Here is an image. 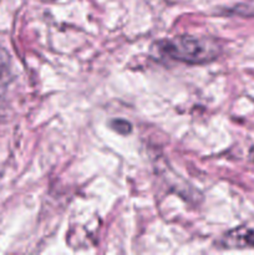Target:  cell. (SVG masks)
Here are the masks:
<instances>
[{"label": "cell", "instance_id": "obj_1", "mask_svg": "<svg viewBox=\"0 0 254 255\" xmlns=\"http://www.w3.org/2000/svg\"><path fill=\"white\" fill-rule=\"evenodd\" d=\"M158 49L171 59L189 65L211 62L221 52V46L216 40L197 36H176L163 40L158 44Z\"/></svg>", "mask_w": 254, "mask_h": 255}, {"label": "cell", "instance_id": "obj_2", "mask_svg": "<svg viewBox=\"0 0 254 255\" xmlns=\"http://www.w3.org/2000/svg\"><path fill=\"white\" fill-rule=\"evenodd\" d=\"M222 246L224 248H254V228L233 229L224 234Z\"/></svg>", "mask_w": 254, "mask_h": 255}, {"label": "cell", "instance_id": "obj_3", "mask_svg": "<svg viewBox=\"0 0 254 255\" xmlns=\"http://www.w3.org/2000/svg\"><path fill=\"white\" fill-rule=\"evenodd\" d=\"M11 80V59L6 50L0 47V97L6 92Z\"/></svg>", "mask_w": 254, "mask_h": 255}, {"label": "cell", "instance_id": "obj_4", "mask_svg": "<svg viewBox=\"0 0 254 255\" xmlns=\"http://www.w3.org/2000/svg\"><path fill=\"white\" fill-rule=\"evenodd\" d=\"M233 11L242 16H254V0L237 5Z\"/></svg>", "mask_w": 254, "mask_h": 255}, {"label": "cell", "instance_id": "obj_5", "mask_svg": "<svg viewBox=\"0 0 254 255\" xmlns=\"http://www.w3.org/2000/svg\"><path fill=\"white\" fill-rule=\"evenodd\" d=\"M111 125H112V128L116 129L119 133L127 134L131 132V125H129L127 121H125V120H115V121H112Z\"/></svg>", "mask_w": 254, "mask_h": 255}, {"label": "cell", "instance_id": "obj_6", "mask_svg": "<svg viewBox=\"0 0 254 255\" xmlns=\"http://www.w3.org/2000/svg\"><path fill=\"white\" fill-rule=\"evenodd\" d=\"M42 1H52V0H42Z\"/></svg>", "mask_w": 254, "mask_h": 255}]
</instances>
